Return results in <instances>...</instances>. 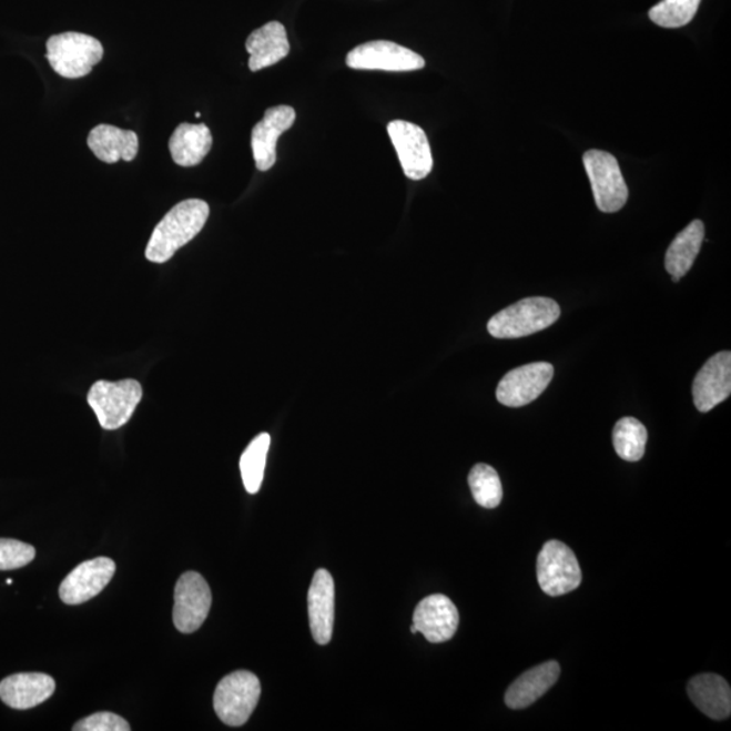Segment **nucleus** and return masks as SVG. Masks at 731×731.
<instances>
[{
  "instance_id": "25",
  "label": "nucleus",
  "mask_w": 731,
  "mask_h": 731,
  "mask_svg": "<svg viewBox=\"0 0 731 731\" xmlns=\"http://www.w3.org/2000/svg\"><path fill=\"white\" fill-rule=\"evenodd\" d=\"M270 444H272V436L267 433L257 435L245 448L241 458L242 478L250 495H255L261 490Z\"/></svg>"
},
{
  "instance_id": "26",
  "label": "nucleus",
  "mask_w": 731,
  "mask_h": 731,
  "mask_svg": "<svg viewBox=\"0 0 731 731\" xmlns=\"http://www.w3.org/2000/svg\"><path fill=\"white\" fill-rule=\"evenodd\" d=\"M469 487L478 506L494 509L500 506L502 487L499 475L489 465L478 464L470 470Z\"/></svg>"
},
{
  "instance_id": "1",
  "label": "nucleus",
  "mask_w": 731,
  "mask_h": 731,
  "mask_svg": "<svg viewBox=\"0 0 731 731\" xmlns=\"http://www.w3.org/2000/svg\"><path fill=\"white\" fill-rule=\"evenodd\" d=\"M211 207L202 200L180 202L156 225L146 245L145 257L152 263H165L204 230Z\"/></svg>"
},
{
  "instance_id": "11",
  "label": "nucleus",
  "mask_w": 731,
  "mask_h": 731,
  "mask_svg": "<svg viewBox=\"0 0 731 731\" xmlns=\"http://www.w3.org/2000/svg\"><path fill=\"white\" fill-rule=\"evenodd\" d=\"M552 376L555 367L548 362L516 367L507 373L497 386V400L509 408L525 407L542 395Z\"/></svg>"
},
{
  "instance_id": "3",
  "label": "nucleus",
  "mask_w": 731,
  "mask_h": 731,
  "mask_svg": "<svg viewBox=\"0 0 731 731\" xmlns=\"http://www.w3.org/2000/svg\"><path fill=\"white\" fill-rule=\"evenodd\" d=\"M143 398V388L136 379H122L116 383L98 380L91 386L88 403L95 412L103 429L114 432L131 420Z\"/></svg>"
},
{
  "instance_id": "2",
  "label": "nucleus",
  "mask_w": 731,
  "mask_h": 731,
  "mask_svg": "<svg viewBox=\"0 0 731 731\" xmlns=\"http://www.w3.org/2000/svg\"><path fill=\"white\" fill-rule=\"evenodd\" d=\"M560 316L561 308L555 299L525 298L491 317L488 332L496 339H518L551 327Z\"/></svg>"
},
{
  "instance_id": "24",
  "label": "nucleus",
  "mask_w": 731,
  "mask_h": 731,
  "mask_svg": "<svg viewBox=\"0 0 731 731\" xmlns=\"http://www.w3.org/2000/svg\"><path fill=\"white\" fill-rule=\"evenodd\" d=\"M613 448L618 456L628 463H637L647 450L648 432L634 417L618 420L612 433Z\"/></svg>"
},
{
  "instance_id": "5",
  "label": "nucleus",
  "mask_w": 731,
  "mask_h": 731,
  "mask_svg": "<svg viewBox=\"0 0 731 731\" xmlns=\"http://www.w3.org/2000/svg\"><path fill=\"white\" fill-rule=\"evenodd\" d=\"M261 681L248 671L225 676L214 692V711L229 727H243L261 699Z\"/></svg>"
},
{
  "instance_id": "9",
  "label": "nucleus",
  "mask_w": 731,
  "mask_h": 731,
  "mask_svg": "<svg viewBox=\"0 0 731 731\" xmlns=\"http://www.w3.org/2000/svg\"><path fill=\"white\" fill-rule=\"evenodd\" d=\"M388 133L395 145L405 176L422 181L432 174L434 158L426 132L408 121L389 122Z\"/></svg>"
},
{
  "instance_id": "29",
  "label": "nucleus",
  "mask_w": 731,
  "mask_h": 731,
  "mask_svg": "<svg viewBox=\"0 0 731 731\" xmlns=\"http://www.w3.org/2000/svg\"><path fill=\"white\" fill-rule=\"evenodd\" d=\"M75 731H129L131 727L124 718L113 714V712H97L84 720L79 721Z\"/></svg>"
},
{
  "instance_id": "31",
  "label": "nucleus",
  "mask_w": 731,
  "mask_h": 731,
  "mask_svg": "<svg viewBox=\"0 0 731 731\" xmlns=\"http://www.w3.org/2000/svg\"><path fill=\"white\" fill-rule=\"evenodd\" d=\"M195 116H196V119H200L201 113H200V112H196V113H195Z\"/></svg>"
},
{
  "instance_id": "8",
  "label": "nucleus",
  "mask_w": 731,
  "mask_h": 731,
  "mask_svg": "<svg viewBox=\"0 0 731 731\" xmlns=\"http://www.w3.org/2000/svg\"><path fill=\"white\" fill-rule=\"evenodd\" d=\"M346 64L353 70L408 72L424 69L419 53L392 41H370L348 52Z\"/></svg>"
},
{
  "instance_id": "27",
  "label": "nucleus",
  "mask_w": 731,
  "mask_h": 731,
  "mask_svg": "<svg viewBox=\"0 0 731 731\" xmlns=\"http://www.w3.org/2000/svg\"><path fill=\"white\" fill-rule=\"evenodd\" d=\"M700 2L702 0H661L649 11V17L661 28H683L697 16Z\"/></svg>"
},
{
  "instance_id": "14",
  "label": "nucleus",
  "mask_w": 731,
  "mask_h": 731,
  "mask_svg": "<svg viewBox=\"0 0 731 731\" xmlns=\"http://www.w3.org/2000/svg\"><path fill=\"white\" fill-rule=\"evenodd\" d=\"M731 354L718 353L700 368L692 385L693 403L699 412H710L730 396Z\"/></svg>"
},
{
  "instance_id": "18",
  "label": "nucleus",
  "mask_w": 731,
  "mask_h": 731,
  "mask_svg": "<svg viewBox=\"0 0 731 731\" xmlns=\"http://www.w3.org/2000/svg\"><path fill=\"white\" fill-rule=\"evenodd\" d=\"M245 49L250 53L248 67L252 72L280 63L291 53L284 24L276 21L263 24L250 34Z\"/></svg>"
},
{
  "instance_id": "4",
  "label": "nucleus",
  "mask_w": 731,
  "mask_h": 731,
  "mask_svg": "<svg viewBox=\"0 0 731 731\" xmlns=\"http://www.w3.org/2000/svg\"><path fill=\"white\" fill-rule=\"evenodd\" d=\"M103 47L94 37L67 32L47 41V59L54 72L67 79H79L94 69L103 58Z\"/></svg>"
},
{
  "instance_id": "32",
  "label": "nucleus",
  "mask_w": 731,
  "mask_h": 731,
  "mask_svg": "<svg viewBox=\"0 0 731 731\" xmlns=\"http://www.w3.org/2000/svg\"><path fill=\"white\" fill-rule=\"evenodd\" d=\"M6 582H8V586H11V583H12V580H11V579H9V580H8V581H6Z\"/></svg>"
},
{
  "instance_id": "6",
  "label": "nucleus",
  "mask_w": 731,
  "mask_h": 731,
  "mask_svg": "<svg viewBox=\"0 0 731 731\" xmlns=\"http://www.w3.org/2000/svg\"><path fill=\"white\" fill-rule=\"evenodd\" d=\"M583 165L591 182L596 206L603 213L619 212L629 199L618 161L611 153L591 150L583 153Z\"/></svg>"
},
{
  "instance_id": "28",
  "label": "nucleus",
  "mask_w": 731,
  "mask_h": 731,
  "mask_svg": "<svg viewBox=\"0 0 731 731\" xmlns=\"http://www.w3.org/2000/svg\"><path fill=\"white\" fill-rule=\"evenodd\" d=\"M35 557L32 545L16 539H0V570H16L27 567Z\"/></svg>"
},
{
  "instance_id": "13",
  "label": "nucleus",
  "mask_w": 731,
  "mask_h": 731,
  "mask_svg": "<svg viewBox=\"0 0 731 731\" xmlns=\"http://www.w3.org/2000/svg\"><path fill=\"white\" fill-rule=\"evenodd\" d=\"M296 121V110L287 104L270 108L263 120L252 129L251 146L254 152L256 169L268 171L276 163V143Z\"/></svg>"
},
{
  "instance_id": "10",
  "label": "nucleus",
  "mask_w": 731,
  "mask_h": 731,
  "mask_svg": "<svg viewBox=\"0 0 731 731\" xmlns=\"http://www.w3.org/2000/svg\"><path fill=\"white\" fill-rule=\"evenodd\" d=\"M174 625L183 634H190L204 625L212 607V591L196 571H186L175 587Z\"/></svg>"
},
{
  "instance_id": "20",
  "label": "nucleus",
  "mask_w": 731,
  "mask_h": 731,
  "mask_svg": "<svg viewBox=\"0 0 731 731\" xmlns=\"http://www.w3.org/2000/svg\"><path fill=\"white\" fill-rule=\"evenodd\" d=\"M687 691L692 703L711 720L722 721L730 717V686L721 676L698 674L688 683Z\"/></svg>"
},
{
  "instance_id": "16",
  "label": "nucleus",
  "mask_w": 731,
  "mask_h": 731,
  "mask_svg": "<svg viewBox=\"0 0 731 731\" xmlns=\"http://www.w3.org/2000/svg\"><path fill=\"white\" fill-rule=\"evenodd\" d=\"M309 625L318 644H327L335 622V582L328 570L318 569L308 593Z\"/></svg>"
},
{
  "instance_id": "17",
  "label": "nucleus",
  "mask_w": 731,
  "mask_h": 731,
  "mask_svg": "<svg viewBox=\"0 0 731 731\" xmlns=\"http://www.w3.org/2000/svg\"><path fill=\"white\" fill-rule=\"evenodd\" d=\"M57 683L45 673H17L0 681V699L16 710L33 709L53 696Z\"/></svg>"
},
{
  "instance_id": "7",
  "label": "nucleus",
  "mask_w": 731,
  "mask_h": 731,
  "mask_svg": "<svg viewBox=\"0 0 731 731\" xmlns=\"http://www.w3.org/2000/svg\"><path fill=\"white\" fill-rule=\"evenodd\" d=\"M537 576L540 589L555 598L575 591L582 580L575 552L560 540H549L540 550Z\"/></svg>"
},
{
  "instance_id": "21",
  "label": "nucleus",
  "mask_w": 731,
  "mask_h": 731,
  "mask_svg": "<svg viewBox=\"0 0 731 731\" xmlns=\"http://www.w3.org/2000/svg\"><path fill=\"white\" fill-rule=\"evenodd\" d=\"M89 149L101 162L114 164L132 162L139 153V138L132 131L101 124L92 129L88 139Z\"/></svg>"
},
{
  "instance_id": "12",
  "label": "nucleus",
  "mask_w": 731,
  "mask_h": 731,
  "mask_svg": "<svg viewBox=\"0 0 731 731\" xmlns=\"http://www.w3.org/2000/svg\"><path fill=\"white\" fill-rule=\"evenodd\" d=\"M115 573V562L108 557L82 562L61 582L59 595L63 603L83 605L100 595Z\"/></svg>"
},
{
  "instance_id": "30",
  "label": "nucleus",
  "mask_w": 731,
  "mask_h": 731,
  "mask_svg": "<svg viewBox=\"0 0 731 731\" xmlns=\"http://www.w3.org/2000/svg\"><path fill=\"white\" fill-rule=\"evenodd\" d=\"M410 632H412V634H416L417 629L415 628V625L410 626Z\"/></svg>"
},
{
  "instance_id": "19",
  "label": "nucleus",
  "mask_w": 731,
  "mask_h": 731,
  "mask_svg": "<svg viewBox=\"0 0 731 731\" xmlns=\"http://www.w3.org/2000/svg\"><path fill=\"white\" fill-rule=\"evenodd\" d=\"M561 667L557 661L540 663L516 679L506 693V704L512 710L530 708L542 698L560 678Z\"/></svg>"
},
{
  "instance_id": "15",
  "label": "nucleus",
  "mask_w": 731,
  "mask_h": 731,
  "mask_svg": "<svg viewBox=\"0 0 731 731\" xmlns=\"http://www.w3.org/2000/svg\"><path fill=\"white\" fill-rule=\"evenodd\" d=\"M414 625L432 643H441L456 636L459 613L456 605L445 595H432L417 605Z\"/></svg>"
},
{
  "instance_id": "23",
  "label": "nucleus",
  "mask_w": 731,
  "mask_h": 731,
  "mask_svg": "<svg viewBox=\"0 0 731 731\" xmlns=\"http://www.w3.org/2000/svg\"><path fill=\"white\" fill-rule=\"evenodd\" d=\"M704 241V224L700 220L692 221L681 231L667 251L666 268L674 282L683 278L697 261Z\"/></svg>"
},
{
  "instance_id": "22",
  "label": "nucleus",
  "mask_w": 731,
  "mask_h": 731,
  "mask_svg": "<svg viewBox=\"0 0 731 731\" xmlns=\"http://www.w3.org/2000/svg\"><path fill=\"white\" fill-rule=\"evenodd\" d=\"M213 136L211 129L204 124H184L177 125L175 132L170 139L169 149L172 161L181 167H194L204 162L207 153L211 152Z\"/></svg>"
}]
</instances>
